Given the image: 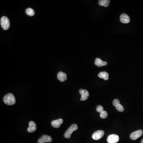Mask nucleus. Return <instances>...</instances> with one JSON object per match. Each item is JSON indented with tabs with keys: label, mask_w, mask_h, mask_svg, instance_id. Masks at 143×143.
Instances as JSON below:
<instances>
[{
	"label": "nucleus",
	"mask_w": 143,
	"mask_h": 143,
	"mask_svg": "<svg viewBox=\"0 0 143 143\" xmlns=\"http://www.w3.org/2000/svg\"><path fill=\"white\" fill-rule=\"evenodd\" d=\"M3 101L7 105H12L16 103V99L14 95L9 93L4 96L3 98Z\"/></svg>",
	"instance_id": "1"
},
{
	"label": "nucleus",
	"mask_w": 143,
	"mask_h": 143,
	"mask_svg": "<svg viewBox=\"0 0 143 143\" xmlns=\"http://www.w3.org/2000/svg\"><path fill=\"white\" fill-rule=\"evenodd\" d=\"M0 24L3 29L8 30L10 27V22L9 19L7 17H2L0 19Z\"/></svg>",
	"instance_id": "2"
},
{
	"label": "nucleus",
	"mask_w": 143,
	"mask_h": 143,
	"mask_svg": "<svg viewBox=\"0 0 143 143\" xmlns=\"http://www.w3.org/2000/svg\"><path fill=\"white\" fill-rule=\"evenodd\" d=\"M78 129V127L76 124H74L70 126V127L68 128V129L66 132L64 134V137L66 138H70L71 135L73 132L77 130Z\"/></svg>",
	"instance_id": "3"
},
{
	"label": "nucleus",
	"mask_w": 143,
	"mask_h": 143,
	"mask_svg": "<svg viewBox=\"0 0 143 143\" xmlns=\"http://www.w3.org/2000/svg\"><path fill=\"white\" fill-rule=\"evenodd\" d=\"M104 132L102 130H99L95 132L92 136L93 139L95 140H99L103 137L104 135Z\"/></svg>",
	"instance_id": "4"
},
{
	"label": "nucleus",
	"mask_w": 143,
	"mask_h": 143,
	"mask_svg": "<svg viewBox=\"0 0 143 143\" xmlns=\"http://www.w3.org/2000/svg\"><path fill=\"white\" fill-rule=\"evenodd\" d=\"M143 133V131L142 130H139L131 133L130 135V138L132 140H136L138 138L141 137Z\"/></svg>",
	"instance_id": "5"
},
{
	"label": "nucleus",
	"mask_w": 143,
	"mask_h": 143,
	"mask_svg": "<svg viewBox=\"0 0 143 143\" xmlns=\"http://www.w3.org/2000/svg\"><path fill=\"white\" fill-rule=\"evenodd\" d=\"M119 140V137L116 134H111L108 136L107 141L108 143H117Z\"/></svg>",
	"instance_id": "6"
},
{
	"label": "nucleus",
	"mask_w": 143,
	"mask_h": 143,
	"mask_svg": "<svg viewBox=\"0 0 143 143\" xmlns=\"http://www.w3.org/2000/svg\"><path fill=\"white\" fill-rule=\"evenodd\" d=\"M52 141V138L51 136L47 135L42 136L38 140V143H45L46 142H51Z\"/></svg>",
	"instance_id": "7"
},
{
	"label": "nucleus",
	"mask_w": 143,
	"mask_h": 143,
	"mask_svg": "<svg viewBox=\"0 0 143 143\" xmlns=\"http://www.w3.org/2000/svg\"><path fill=\"white\" fill-rule=\"evenodd\" d=\"M79 93L82 96L80 99L81 101H86L88 99L90 95L89 92L86 90L80 89L79 90Z\"/></svg>",
	"instance_id": "8"
},
{
	"label": "nucleus",
	"mask_w": 143,
	"mask_h": 143,
	"mask_svg": "<svg viewBox=\"0 0 143 143\" xmlns=\"http://www.w3.org/2000/svg\"><path fill=\"white\" fill-rule=\"evenodd\" d=\"M63 123V120L62 119H58L57 120H54L51 122V125L53 127L59 128L60 125Z\"/></svg>",
	"instance_id": "9"
},
{
	"label": "nucleus",
	"mask_w": 143,
	"mask_h": 143,
	"mask_svg": "<svg viewBox=\"0 0 143 143\" xmlns=\"http://www.w3.org/2000/svg\"><path fill=\"white\" fill-rule=\"evenodd\" d=\"M37 129L36 124L33 121H30L29 123V127L27 129V131L29 133H33L35 132Z\"/></svg>",
	"instance_id": "10"
},
{
	"label": "nucleus",
	"mask_w": 143,
	"mask_h": 143,
	"mask_svg": "<svg viewBox=\"0 0 143 143\" xmlns=\"http://www.w3.org/2000/svg\"><path fill=\"white\" fill-rule=\"evenodd\" d=\"M120 21L122 23H128L130 21V18L127 14H123L120 16Z\"/></svg>",
	"instance_id": "11"
},
{
	"label": "nucleus",
	"mask_w": 143,
	"mask_h": 143,
	"mask_svg": "<svg viewBox=\"0 0 143 143\" xmlns=\"http://www.w3.org/2000/svg\"><path fill=\"white\" fill-rule=\"evenodd\" d=\"M107 62H106L103 61L100 58H97L95 59V64L96 66L98 67H102V66H105L107 65Z\"/></svg>",
	"instance_id": "12"
},
{
	"label": "nucleus",
	"mask_w": 143,
	"mask_h": 143,
	"mask_svg": "<svg viewBox=\"0 0 143 143\" xmlns=\"http://www.w3.org/2000/svg\"><path fill=\"white\" fill-rule=\"evenodd\" d=\"M57 78L61 82H63L67 80V75L66 73L60 72L57 74Z\"/></svg>",
	"instance_id": "13"
},
{
	"label": "nucleus",
	"mask_w": 143,
	"mask_h": 143,
	"mask_svg": "<svg viewBox=\"0 0 143 143\" xmlns=\"http://www.w3.org/2000/svg\"><path fill=\"white\" fill-rule=\"evenodd\" d=\"M98 76L100 78H102L105 80H107L109 79V74L106 72H102L99 73Z\"/></svg>",
	"instance_id": "14"
},
{
	"label": "nucleus",
	"mask_w": 143,
	"mask_h": 143,
	"mask_svg": "<svg viewBox=\"0 0 143 143\" xmlns=\"http://www.w3.org/2000/svg\"><path fill=\"white\" fill-rule=\"evenodd\" d=\"M110 3L109 0H99L98 1V4L100 6H103L105 7H108Z\"/></svg>",
	"instance_id": "15"
},
{
	"label": "nucleus",
	"mask_w": 143,
	"mask_h": 143,
	"mask_svg": "<svg viewBox=\"0 0 143 143\" xmlns=\"http://www.w3.org/2000/svg\"><path fill=\"white\" fill-rule=\"evenodd\" d=\"M25 12L27 14L30 16H34L35 14V12L33 9L31 8H27L25 10Z\"/></svg>",
	"instance_id": "16"
},
{
	"label": "nucleus",
	"mask_w": 143,
	"mask_h": 143,
	"mask_svg": "<svg viewBox=\"0 0 143 143\" xmlns=\"http://www.w3.org/2000/svg\"><path fill=\"white\" fill-rule=\"evenodd\" d=\"M100 116L101 119H105L107 118L108 116V113L107 111H103V112H101L100 114Z\"/></svg>",
	"instance_id": "17"
},
{
	"label": "nucleus",
	"mask_w": 143,
	"mask_h": 143,
	"mask_svg": "<svg viewBox=\"0 0 143 143\" xmlns=\"http://www.w3.org/2000/svg\"><path fill=\"white\" fill-rule=\"evenodd\" d=\"M116 109L119 112H122L124 111V107L121 105L119 104L116 107Z\"/></svg>",
	"instance_id": "18"
},
{
	"label": "nucleus",
	"mask_w": 143,
	"mask_h": 143,
	"mask_svg": "<svg viewBox=\"0 0 143 143\" xmlns=\"http://www.w3.org/2000/svg\"><path fill=\"white\" fill-rule=\"evenodd\" d=\"M96 111L98 113H101V112H103L104 111L103 107L101 105H98L96 108Z\"/></svg>",
	"instance_id": "19"
},
{
	"label": "nucleus",
	"mask_w": 143,
	"mask_h": 143,
	"mask_svg": "<svg viewBox=\"0 0 143 143\" xmlns=\"http://www.w3.org/2000/svg\"><path fill=\"white\" fill-rule=\"evenodd\" d=\"M113 104L116 107V106L120 104V101L119 100V99H114V100L113 101Z\"/></svg>",
	"instance_id": "20"
},
{
	"label": "nucleus",
	"mask_w": 143,
	"mask_h": 143,
	"mask_svg": "<svg viewBox=\"0 0 143 143\" xmlns=\"http://www.w3.org/2000/svg\"><path fill=\"white\" fill-rule=\"evenodd\" d=\"M141 143H143V139L142 140Z\"/></svg>",
	"instance_id": "21"
}]
</instances>
